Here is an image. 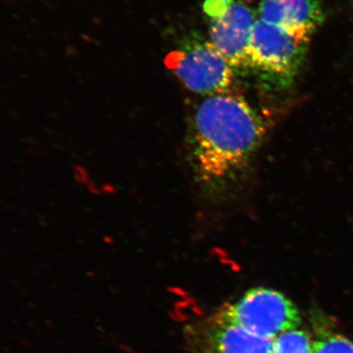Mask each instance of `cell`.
<instances>
[{
  "label": "cell",
  "mask_w": 353,
  "mask_h": 353,
  "mask_svg": "<svg viewBox=\"0 0 353 353\" xmlns=\"http://www.w3.org/2000/svg\"><path fill=\"white\" fill-rule=\"evenodd\" d=\"M259 114L241 95L224 92L197 105L190 126V162L197 181L219 190L248 164L265 134Z\"/></svg>",
  "instance_id": "cell-1"
},
{
  "label": "cell",
  "mask_w": 353,
  "mask_h": 353,
  "mask_svg": "<svg viewBox=\"0 0 353 353\" xmlns=\"http://www.w3.org/2000/svg\"><path fill=\"white\" fill-rule=\"evenodd\" d=\"M166 64L190 92L209 95L227 92L234 67L211 41L187 39L166 58Z\"/></svg>",
  "instance_id": "cell-4"
},
{
  "label": "cell",
  "mask_w": 353,
  "mask_h": 353,
  "mask_svg": "<svg viewBox=\"0 0 353 353\" xmlns=\"http://www.w3.org/2000/svg\"><path fill=\"white\" fill-rule=\"evenodd\" d=\"M234 0H205L203 3V11L206 17L212 18L224 11Z\"/></svg>",
  "instance_id": "cell-10"
},
{
  "label": "cell",
  "mask_w": 353,
  "mask_h": 353,
  "mask_svg": "<svg viewBox=\"0 0 353 353\" xmlns=\"http://www.w3.org/2000/svg\"><path fill=\"white\" fill-rule=\"evenodd\" d=\"M211 43L234 68H250V43L254 12L243 2L234 0L224 11L209 18Z\"/></svg>",
  "instance_id": "cell-5"
},
{
  "label": "cell",
  "mask_w": 353,
  "mask_h": 353,
  "mask_svg": "<svg viewBox=\"0 0 353 353\" xmlns=\"http://www.w3.org/2000/svg\"><path fill=\"white\" fill-rule=\"evenodd\" d=\"M214 321L234 324L264 339L275 340L281 334L301 325L296 304L278 290L255 288L234 303L220 309Z\"/></svg>",
  "instance_id": "cell-2"
},
{
  "label": "cell",
  "mask_w": 353,
  "mask_h": 353,
  "mask_svg": "<svg viewBox=\"0 0 353 353\" xmlns=\"http://www.w3.org/2000/svg\"><path fill=\"white\" fill-rule=\"evenodd\" d=\"M272 353H315L314 340L303 330H290L275 339Z\"/></svg>",
  "instance_id": "cell-8"
},
{
  "label": "cell",
  "mask_w": 353,
  "mask_h": 353,
  "mask_svg": "<svg viewBox=\"0 0 353 353\" xmlns=\"http://www.w3.org/2000/svg\"><path fill=\"white\" fill-rule=\"evenodd\" d=\"M259 16L309 41L324 20L320 0H262Z\"/></svg>",
  "instance_id": "cell-6"
},
{
  "label": "cell",
  "mask_w": 353,
  "mask_h": 353,
  "mask_svg": "<svg viewBox=\"0 0 353 353\" xmlns=\"http://www.w3.org/2000/svg\"><path fill=\"white\" fill-rule=\"evenodd\" d=\"M310 41L261 19L253 27L250 68L278 85H289L303 65Z\"/></svg>",
  "instance_id": "cell-3"
},
{
  "label": "cell",
  "mask_w": 353,
  "mask_h": 353,
  "mask_svg": "<svg viewBox=\"0 0 353 353\" xmlns=\"http://www.w3.org/2000/svg\"><path fill=\"white\" fill-rule=\"evenodd\" d=\"M315 353H353V343L347 336L324 327L316 328Z\"/></svg>",
  "instance_id": "cell-9"
},
{
  "label": "cell",
  "mask_w": 353,
  "mask_h": 353,
  "mask_svg": "<svg viewBox=\"0 0 353 353\" xmlns=\"http://www.w3.org/2000/svg\"><path fill=\"white\" fill-rule=\"evenodd\" d=\"M274 341L241 327L213 321L206 334L208 353H272Z\"/></svg>",
  "instance_id": "cell-7"
}]
</instances>
